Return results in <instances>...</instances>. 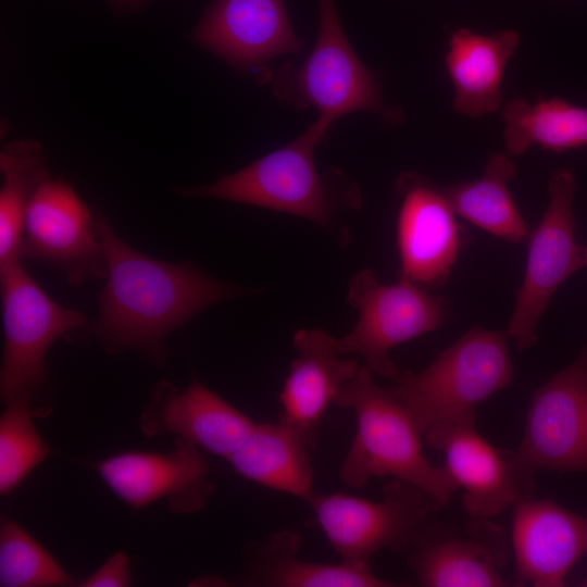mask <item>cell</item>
Here are the masks:
<instances>
[{
	"label": "cell",
	"instance_id": "obj_1",
	"mask_svg": "<svg viewBox=\"0 0 587 587\" xmlns=\"http://www.w3.org/2000/svg\"><path fill=\"white\" fill-rule=\"evenodd\" d=\"M97 232L107 261L99 315L90 336L110 353L165 358L164 338L207 308L251 289L212 277L187 262L168 263L126 243L102 215Z\"/></svg>",
	"mask_w": 587,
	"mask_h": 587
},
{
	"label": "cell",
	"instance_id": "obj_2",
	"mask_svg": "<svg viewBox=\"0 0 587 587\" xmlns=\"http://www.w3.org/2000/svg\"><path fill=\"white\" fill-rule=\"evenodd\" d=\"M333 124L316 118L298 138L255 160L245 168L196 188L185 196L223 199L296 215L325 228L341 248L350 234L340 213L362 205L358 186L339 170L320 172L314 150Z\"/></svg>",
	"mask_w": 587,
	"mask_h": 587
},
{
	"label": "cell",
	"instance_id": "obj_3",
	"mask_svg": "<svg viewBox=\"0 0 587 587\" xmlns=\"http://www.w3.org/2000/svg\"><path fill=\"white\" fill-rule=\"evenodd\" d=\"M334 405L357 416V433L339 469L342 484L361 489L376 477L400 479L423 489L442 508L448 505L458 486L444 465L434 466L426 459L415 421L389 388L374 382L365 365L341 388Z\"/></svg>",
	"mask_w": 587,
	"mask_h": 587
},
{
	"label": "cell",
	"instance_id": "obj_4",
	"mask_svg": "<svg viewBox=\"0 0 587 587\" xmlns=\"http://www.w3.org/2000/svg\"><path fill=\"white\" fill-rule=\"evenodd\" d=\"M508 330L475 327L441 351L421 372H398L388 387L421 433L467 412L513 379Z\"/></svg>",
	"mask_w": 587,
	"mask_h": 587
},
{
	"label": "cell",
	"instance_id": "obj_5",
	"mask_svg": "<svg viewBox=\"0 0 587 587\" xmlns=\"http://www.w3.org/2000/svg\"><path fill=\"white\" fill-rule=\"evenodd\" d=\"M317 1L315 45L300 67L285 64L279 68L274 95L296 108L312 107L330 122L351 112L369 111L396 125L401 120L400 111L384 102L376 77L345 35L334 0Z\"/></svg>",
	"mask_w": 587,
	"mask_h": 587
},
{
	"label": "cell",
	"instance_id": "obj_6",
	"mask_svg": "<svg viewBox=\"0 0 587 587\" xmlns=\"http://www.w3.org/2000/svg\"><path fill=\"white\" fill-rule=\"evenodd\" d=\"M305 502L340 562L360 569H370L378 551L409 549L442 508L423 489L400 479L385 483L378 501L314 492Z\"/></svg>",
	"mask_w": 587,
	"mask_h": 587
},
{
	"label": "cell",
	"instance_id": "obj_7",
	"mask_svg": "<svg viewBox=\"0 0 587 587\" xmlns=\"http://www.w3.org/2000/svg\"><path fill=\"white\" fill-rule=\"evenodd\" d=\"M3 357L0 392L4 403L28 400L47 378L50 346L67 333L84 328V312L53 301L17 260L0 270Z\"/></svg>",
	"mask_w": 587,
	"mask_h": 587
},
{
	"label": "cell",
	"instance_id": "obj_8",
	"mask_svg": "<svg viewBox=\"0 0 587 587\" xmlns=\"http://www.w3.org/2000/svg\"><path fill=\"white\" fill-rule=\"evenodd\" d=\"M347 300L359 311V319L348 335L338 338V352L359 354L373 374L391 379L398 370L390 350L435 330L449 312L446 299L402 277L395 284H380L370 268L350 278Z\"/></svg>",
	"mask_w": 587,
	"mask_h": 587
},
{
	"label": "cell",
	"instance_id": "obj_9",
	"mask_svg": "<svg viewBox=\"0 0 587 587\" xmlns=\"http://www.w3.org/2000/svg\"><path fill=\"white\" fill-rule=\"evenodd\" d=\"M428 446L445 455V469L473 519H491L535 494L534 474L515 451L497 448L475 427V412L441 421L423 435Z\"/></svg>",
	"mask_w": 587,
	"mask_h": 587
},
{
	"label": "cell",
	"instance_id": "obj_10",
	"mask_svg": "<svg viewBox=\"0 0 587 587\" xmlns=\"http://www.w3.org/2000/svg\"><path fill=\"white\" fill-rule=\"evenodd\" d=\"M548 191L550 199L544 216L527 239L525 274L507 328L519 351L536 344L538 323L552 295L582 268V247L575 239L574 174L565 168L555 170Z\"/></svg>",
	"mask_w": 587,
	"mask_h": 587
},
{
	"label": "cell",
	"instance_id": "obj_11",
	"mask_svg": "<svg viewBox=\"0 0 587 587\" xmlns=\"http://www.w3.org/2000/svg\"><path fill=\"white\" fill-rule=\"evenodd\" d=\"M20 260L48 263L77 286L107 275V261L96 216L74 189L60 179H46L25 214Z\"/></svg>",
	"mask_w": 587,
	"mask_h": 587
},
{
	"label": "cell",
	"instance_id": "obj_12",
	"mask_svg": "<svg viewBox=\"0 0 587 587\" xmlns=\"http://www.w3.org/2000/svg\"><path fill=\"white\" fill-rule=\"evenodd\" d=\"M530 473H587V354L552 376L533 395L515 451Z\"/></svg>",
	"mask_w": 587,
	"mask_h": 587
},
{
	"label": "cell",
	"instance_id": "obj_13",
	"mask_svg": "<svg viewBox=\"0 0 587 587\" xmlns=\"http://www.w3.org/2000/svg\"><path fill=\"white\" fill-rule=\"evenodd\" d=\"M396 190L400 277L426 289L449 278L466 238L442 188L414 173H403Z\"/></svg>",
	"mask_w": 587,
	"mask_h": 587
},
{
	"label": "cell",
	"instance_id": "obj_14",
	"mask_svg": "<svg viewBox=\"0 0 587 587\" xmlns=\"http://www.w3.org/2000/svg\"><path fill=\"white\" fill-rule=\"evenodd\" d=\"M175 449L159 453L125 451L93 464L107 486L133 508L166 498L174 513L201 511L214 486L200 448L176 438Z\"/></svg>",
	"mask_w": 587,
	"mask_h": 587
},
{
	"label": "cell",
	"instance_id": "obj_15",
	"mask_svg": "<svg viewBox=\"0 0 587 587\" xmlns=\"http://www.w3.org/2000/svg\"><path fill=\"white\" fill-rule=\"evenodd\" d=\"M462 528L432 517L411 547L410 565L425 587L508 586L501 570L508 560L504 530L490 519H473Z\"/></svg>",
	"mask_w": 587,
	"mask_h": 587
},
{
	"label": "cell",
	"instance_id": "obj_16",
	"mask_svg": "<svg viewBox=\"0 0 587 587\" xmlns=\"http://www.w3.org/2000/svg\"><path fill=\"white\" fill-rule=\"evenodd\" d=\"M193 36L230 65L262 76H270V60L302 49L284 0H214Z\"/></svg>",
	"mask_w": 587,
	"mask_h": 587
},
{
	"label": "cell",
	"instance_id": "obj_17",
	"mask_svg": "<svg viewBox=\"0 0 587 587\" xmlns=\"http://www.w3.org/2000/svg\"><path fill=\"white\" fill-rule=\"evenodd\" d=\"M512 546L515 585L560 587L587 552V511L572 512L550 499L514 505Z\"/></svg>",
	"mask_w": 587,
	"mask_h": 587
},
{
	"label": "cell",
	"instance_id": "obj_18",
	"mask_svg": "<svg viewBox=\"0 0 587 587\" xmlns=\"http://www.w3.org/2000/svg\"><path fill=\"white\" fill-rule=\"evenodd\" d=\"M254 424L196 378L185 390L168 382L157 384L140 417L147 436L174 434L225 460L242 445Z\"/></svg>",
	"mask_w": 587,
	"mask_h": 587
},
{
	"label": "cell",
	"instance_id": "obj_19",
	"mask_svg": "<svg viewBox=\"0 0 587 587\" xmlns=\"http://www.w3.org/2000/svg\"><path fill=\"white\" fill-rule=\"evenodd\" d=\"M337 337L321 328H302L292 338L297 357L278 396L279 420L317 442L324 413L358 373L355 360L342 358Z\"/></svg>",
	"mask_w": 587,
	"mask_h": 587
},
{
	"label": "cell",
	"instance_id": "obj_20",
	"mask_svg": "<svg viewBox=\"0 0 587 587\" xmlns=\"http://www.w3.org/2000/svg\"><path fill=\"white\" fill-rule=\"evenodd\" d=\"M520 41L514 29L491 35L469 28L451 33L445 64L454 88L452 105L458 113L478 118L500 108L504 70Z\"/></svg>",
	"mask_w": 587,
	"mask_h": 587
},
{
	"label": "cell",
	"instance_id": "obj_21",
	"mask_svg": "<svg viewBox=\"0 0 587 587\" xmlns=\"http://www.w3.org/2000/svg\"><path fill=\"white\" fill-rule=\"evenodd\" d=\"M301 535L286 528L270 533L250 544L240 578L250 587H391L392 582L377 576L372 569L339 562L316 563L298 557Z\"/></svg>",
	"mask_w": 587,
	"mask_h": 587
},
{
	"label": "cell",
	"instance_id": "obj_22",
	"mask_svg": "<svg viewBox=\"0 0 587 587\" xmlns=\"http://www.w3.org/2000/svg\"><path fill=\"white\" fill-rule=\"evenodd\" d=\"M316 444L280 420L255 423L227 461L246 479L305 501L314 494L312 452Z\"/></svg>",
	"mask_w": 587,
	"mask_h": 587
},
{
	"label": "cell",
	"instance_id": "obj_23",
	"mask_svg": "<svg viewBox=\"0 0 587 587\" xmlns=\"http://www.w3.org/2000/svg\"><path fill=\"white\" fill-rule=\"evenodd\" d=\"M515 173L510 154L496 153L488 158L480 177L442 191L457 215L508 242L521 243L530 232L508 187Z\"/></svg>",
	"mask_w": 587,
	"mask_h": 587
},
{
	"label": "cell",
	"instance_id": "obj_24",
	"mask_svg": "<svg viewBox=\"0 0 587 587\" xmlns=\"http://www.w3.org/2000/svg\"><path fill=\"white\" fill-rule=\"evenodd\" d=\"M503 142L510 155L525 153L532 146L564 152L587 146V108L560 98L535 103L515 97L504 103Z\"/></svg>",
	"mask_w": 587,
	"mask_h": 587
},
{
	"label": "cell",
	"instance_id": "obj_25",
	"mask_svg": "<svg viewBox=\"0 0 587 587\" xmlns=\"http://www.w3.org/2000/svg\"><path fill=\"white\" fill-rule=\"evenodd\" d=\"M0 270L20 260L27 207L48 179L40 146L33 141L7 145L0 154Z\"/></svg>",
	"mask_w": 587,
	"mask_h": 587
},
{
	"label": "cell",
	"instance_id": "obj_26",
	"mask_svg": "<svg viewBox=\"0 0 587 587\" xmlns=\"http://www.w3.org/2000/svg\"><path fill=\"white\" fill-rule=\"evenodd\" d=\"M71 576L22 526L2 519L0 527V586H65Z\"/></svg>",
	"mask_w": 587,
	"mask_h": 587
},
{
	"label": "cell",
	"instance_id": "obj_27",
	"mask_svg": "<svg viewBox=\"0 0 587 587\" xmlns=\"http://www.w3.org/2000/svg\"><path fill=\"white\" fill-rule=\"evenodd\" d=\"M0 419V494L2 497L50 454L49 446L37 432L28 400L5 403Z\"/></svg>",
	"mask_w": 587,
	"mask_h": 587
},
{
	"label": "cell",
	"instance_id": "obj_28",
	"mask_svg": "<svg viewBox=\"0 0 587 587\" xmlns=\"http://www.w3.org/2000/svg\"><path fill=\"white\" fill-rule=\"evenodd\" d=\"M130 583L129 559L117 552L78 584L82 587H124Z\"/></svg>",
	"mask_w": 587,
	"mask_h": 587
},
{
	"label": "cell",
	"instance_id": "obj_29",
	"mask_svg": "<svg viewBox=\"0 0 587 587\" xmlns=\"http://www.w3.org/2000/svg\"><path fill=\"white\" fill-rule=\"evenodd\" d=\"M580 261H582V268L587 267V246L582 247Z\"/></svg>",
	"mask_w": 587,
	"mask_h": 587
},
{
	"label": "cell",
	"instance_id": "obj_30",
	"mask_svg": "<svg viewBox=\"0 0 587 587\" xmlns=\"http://www.w3.org/2000/svg\"><path fill=\"white\" fill-rule=\"evenodd\" d=\"M115 1H117L118 3H123V4H134V3L141 2L143 0H115Z\"/></svg>",
	"mask_w": 587,
	"mask_h": 587
},
{
	"label": "cell",
	"instance_id": "obj_31",
	"mask_svg": "<svg viewBox=\"0 0 587 587\" xmlns=\"http://www.w3.org/2000/svg\"><path fill=\"white\" fill-rule=\"evenodd\" d=\"M586 354H587V351H586Z\"/></svg>",
	"mask_w": 587,
	"mask_h": 587
}]
</instances>
